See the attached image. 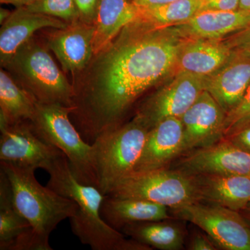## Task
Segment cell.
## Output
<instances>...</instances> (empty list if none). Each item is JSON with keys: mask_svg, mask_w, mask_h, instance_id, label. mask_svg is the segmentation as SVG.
Instances as JSON below:
<instances>
[{"mask_svg": "<svg viewBox=\"0 0 250 250\" xmlns=\"http://www.w3.org/2000/svg\"><path fill=\"white\" fill-rule=\"evenodd\" d=\"M250 122V83L241 103L226 115L224 137L229 136Z\"/></svg>", "mask_w": 250, "mask_h": 250, "instance_id": "obj_27", "label": "cell"}, {"mask_svg": "<svg viewBox=\"0 0 250 250\" xmlns=\"http://www.w3.org/2000/svg\"><path fill=\"white\" fill-rule=\"evenodd\" d=\"M95 24L79 21L57 29L49 36L47 45L58 59L62 70L76 72L83 70L94 55Z\"/></svg>", "mask_w": 250, "mask_h": 250, "instance_id": "obj_13", "label": "cell"}, {"mask_svg": "<svg viewBox=\"0 0 250 250\" xmlns=\"http://www.w3.org/2000/svg\"><path fill=\"white\" fill-rule=\"evenodd\" d=\"M139 18V7L131 0H102L95 22L94 55L106 48L125 26Z\"/></svg>", "mask_w": 250, "mask_h": 250, "instance_id": "obj_22", "label": "cell"}, {"mask_svg": "<svg viewBox=\"0 0 250 250\" xmlns=\"http://www.w3.org/2000/svg\"><path fill=\"white\" fill-rule=\"evenodd\" d=\"M226 113L207 90L181 118L184 128V152L211 146L224 139Z\"/></svg>", "mask_w": 250, "mask_h": 250, "instance_id": "obj_12", "label": "cell"}, {"mask_svg": "<svg viewBox=\"0 0 250 250\" xmlns=\"http://www.w3.org/2000/svg\"><path fill=\"white\" fill-rule=\"evenodd\" d=\"M20 79L23 88L41 103L73 105L75 89L49 52L34 39L23 44L4 65Z\"/></svg>", "mask_w": 250, "mask_h": 250, "instance_id": "obj_6", "label": "cell"}, {"mask_svg": "<svg viewBox=\"0 0 250 250\" xmlns=\"http://www.w3.org/2000/svg\"><path fill=\"white\" fill-rule=\"evenodd\" d=\"M102 0H75L80 14V21L95 24Z\"/></svg>", "mask_w": 250, "mask_h": 250, "instance_id": "obj_29", "label": "cell"}, {"mask_svg": "<svg viewBox=\"0 0 250 250\" xmlns=\"http://www.w3.org/2000/svg\"><path fill=\"white\" fill-rule=\"evenodd\" d=\"M199 201L223 206L237 211L250 202V176L200 174L190 175Z\"/></svg>", "mask_w": 250, "mask_h": 250, "instance_id": "obj_15", "label": "cell"}, {"mask_svg": "<svg viewBox=\"0 0 250 250\" xmlns=\"http://www.w3.org/2000/svg\"><path fill=\"white\" fill-rule=\"evenodd\" d=\"M246 210H250V202L249 203V205H248V207H247V208Z\"/></svg>", "mask_w": 250, "mask_h": 250, "instance_id": "obj_38", "label": "cell"}, {"mask_svg": "<svg viewBox=\"0 0 250 250\" xmlns=\"http://www.w3.org/2000/svg\"><path fill=\"white\" fill-rule=\"evenodd\" d=\"M239 9L250 11V0H240Z\"/></svg>", "mask_w": 250, "mask_h": 250, "instance_id": "obj_36", "label": "cell"}, {"mask_svg": "<svg viewBox=\"0 0 250 250\" xmlns=\"http://www.w3.org/2000/svg\"><path fill=\"white\" fill-rule=\"evenodd\" d=\"M187 249L190 250H219L213 240L200 231H195L189 239Z\"/></svg>", "mask_w": 250, "mask_h": 250, "instance_id": "obj_31", "label": "cell"}, {"mask_svg": "<svg viewBox=\"0 0 250 250\" xmlns=\"http://www.w3.org/2000/svg\"><path fill=\"white\" fill-rule=\"evenodd\" d=\"M168 208L147 200L105 195L100 212L108 225L121 231L131 224L172 219Z\"/></svg>", "mask_w": 250, "mask_h": 250, "instance_id": "obj_21", "label": "cell"}, {"mask_svg": "<svg viewBox=\"0 0 250 250\" xmlns=\"http://www.w3.org/2000/svg\"><path fill=\"white\" fill-rule=\"evenodd\" d=\"M25 8L32 12L59 18L68 24L80 20L75 0H39Z\"/></svg>", "mask_w": 250, "mask_h": 250, "instance_id": "obj_26", "label": "cell"}, {"mask_svg": "<svg viewBox=\"0 0 250 250\" xmlns=\"http://www.w3.org/2000/svg\"><path fill=\"white\" fill-rule=\"evenodd\" d=\"M39 0H0L1 4L14 5L16 8L27 7Z\"/></svg>", "mask_w": 250, "mask_h": 250, "instance_id": "obj_34", "label": "cell"}, {"mask_svg": "<svg viewBox=\"0 0 250 250\" xmlns=\"http://www.w3.org/2000/svg\"><path fill=\"white\" fill-rule=\"evenodd\" d=\"M189 175L200 174L250 176V153L226 138L207 147L194 149L179 163Z\"/></svg>", "mask_w": 250, "mask_h": 250, "instance_id": "obj_11", "label": "cell"}, {"mask_svg": "<svg viewBox=\"0 0 250 250\" xmlns=\"http://www.w3.org/2000/svg\"><path fill=\"white\" fill-rule=\"evenodd\" d=\"M148 130L133 121L105 131L92 143L97 188L107 195L118 181L135 170Z\"/></svg>", "mask_w": 250, "mask_h": 250, "instance_id": "obj_5", "label": "cell"}, {"mask_svg": "<svg viewBox=\"0 0 250 250\" xmlns=\"http://www.w3.org/2000/svg\"><path fill=\"white\" fill-rule=\"evenodd\" d=\"M169 220L143 222L126 225L121 229L131 239L161 250L184 249L186 231L178 223Z\"/></svg>", "mask_w": 250, "mask_h": 250, "instance_id": "obj_23", "label": "cell"}, {"mask_svg": "<svg viewBox=\"0 0 250 250\" xmlns=\"http://www.w3.org/2000/svg\"><path fill=\"white\" fill-rule=\"evenodd\" d=\"M49 174L47 187L77 205V213L69 219L72 232L81 243L93 250H151L108 225L100 212L105 195L93 186L79 182L72 174L65 154L59 156L46 171Z\"/></svg>", "mask_w": 250, "mask_h": 250, "instance_id": "obj_2", "label": "cell"}, {"mask_svg": "<svg viewBox=\"0 0 250 250\" xmlns=\"http://www.w3.org/2000/svg\"><path fill=\"white\" fill-rule=\"evenodd\" d=\"M205 10L236 11L239 9L240 0H202Z\"/></svg>", "mask_w": 250, "mask_h": 250, "instance_id": "obj_32", "label": "cell"}, {"mask_svg": "<svg viewBox=\"0 0 250 250\" xmlns=\"http://www.w3.org/2000/svg\"><path fill=\"white\" fill-rule=\"evenodd\" d=\"M250 83V57L233 53L214 73L206 77V90L228 114L244 97Z\"/></svg>", "mask_w": 250, "mask_h": 250, "instance_id": "obj_16", "label": "cell"}, {"mask_svg": "<svg viewBox=\"0 0 250 250\" xmlns=\"http://www.w3.org/2000/svg\"><path fill=\"white\" fill-rule=\"evenodd\" d=\"M0 170L9 180L16 209L29 224L43 250H52L49 236L59 223L75 215L78 205L41 185L34 169L0 161Z\"/></svg>", "mask_w": 250, "mask_h": 250, "instance_id": "obj_3", "label": "cell"}, {"mask_svg": "<svg viewBox=\"0 0 250 250\" xmlns=\"http://www.w3.org/2000/svg\"><path fill=\"white\" fill-rule=\"evenodd\" d=\"M186 40L172 26L158 27L139 18L97 54L90 81L75 92L71 113L87 143L123 125L141 95L174 75Z\"/></svg>", "mask_w": 250, "mask_h": 250, "instance_id": "obj_1", "label": "cell"}, {"mask_svg": "<svg viewBox=\"0 0 250 250\" xmlns=\"http://www.w3.org/2000/svg\"><path fill=\"white\" fill-rule=\"evenodd\" d=\"M232 55L223 39H187L179 50L175 73L187 72L207 77L223 66Z\"/></svg>", "mask_w": 250, "mask_h": 250, "instance_id": "obj_20", "label": "cell"}, {"mask_svg": "<svg viewBox=\"0 0 250 250\" xmlns=\"http://www.w3.org/2000/svg\"><path fill=\"white\" fill-rule=\"evenodd\" d=\"M184 152V128L182 120H163L148 131L142 154L134 171H148L167 167Z\"/></svg>", "mask_w": 250, "mask_h": 250, "instance_id": "obj_14", "label": "cell"}, {"mask_svg": "<svg viewBox=\"0 0 250 250\" xmlns=\"http://www.w3.org/2000/svg\"><path fill=\"white\" fill-rule=\"evenodd\" d=\"M223 40L233 53L250 57V25L233 33Z\"/></svg>", "mask_w": 250, "mask_h": 250, "instance_id": "obj_28", "label": "cell"}, {"mask_svg": "<svg viewBox=\"0 0 250 250\" xmlns=\"http://www.w3.org/2000/svg\"><path fill=\"white\" fill-rule=\"evenodd\" d=\"M250 25V11L202 10L172 27L186 39H223Z\"/></svg>", "mask_w": 250, "mask_h": 250, "instance_id": "obj_19", "label": "cell"}, {"mask_svg": "<svg viewBox=\"0 0 250 250\" xmlns=\"http://www.w3.org/2000/svg\"><path fill=\"white\" fill-rule=\"evenodd\" d=\"M72 110L61 104L37 102L35 115L29 122L36 134L65 154L79 182L97 187L93 147L70 121Z\"/></svg>", "mask_w": 250, "mask_h": 250, "instance_id": "obj_4", "label": "cell"}, {"mask_svg": "<svg viewBox=\"0 0 250 250\" xmlns=\"http://www.w3.org/2000/svg\"><path fill=\"white\" fill-rule=\"evenodd\" d=\"M225 138L240 149L250 153V122Z\"/></svg>", "mask_w": 250, "mask_h": 250, "instance_id": "obj_30", "label": "cell"}, {"mask_svg": "<svg viewBox=\"0 0 250 250\" xmlns=\"http://www.w3.org/2000/svg\"><path fill=\"white\" fill-rule=\"evenodd\" d=\"M138 7H153L172 2L175 0H131Z\"/></svg>", "mask_w": 250, "mask_h": 250, "instance_id": "obj_33", "label": "cell"}, {"mask_svg": "<svg viewBox=\"0 0 250 250\" xmlns=\"http://www.w3.org/2000/svg\"><path fill=\"white\" fill-rule=\"evenodd\" d=\"M0 131V161L47 171L63 154L36 134L29 121L10 125Z\"/></svg>", "mask_w": 250, "mask_h": 250, "instance_id": "obj_10", "label": "cell"}, {"mask_svg": "<svg viewBox=\"0 0 250 250\" xmlns=\"http://www.w3.org/2000/svg\"><path fill=\"white\" fill-rule=\"evenodd\" d=\"M68 23L59 18L29 11L25 7L16 8L1 24L0 30V61L4 65L18 49L30 40L36 31L42 28L62 29Z\"/></svg>", "mask_w": 250, "mask_h": 250, "instance_id": "obj_17", "label": "cell"}, {"mask_svg": "<svg viewBox=\"0 0 250 250\" xmlns=\"http://www.w3.org/2000/svg\"><path fill=\"white\" fill-rule=\"evenodd\" d=\"M36 100L16 84L7 72L0 71V126L30 121L35 115Z\"/></svg>", "mask_w": 250, "mask_h": 250, "instance_id": "obj_24", "label": "cell"}, {"mask_svg": "<svg viewBox=\"0 0 250 250\" xmlns=\"http://www.w3.org/2000/svg\"><path fill=\"white\" fill-rule=\"evenodd\" d=\"M107 195L147 200L170 209L199 201L191 176L167 167L134 171L118 181Z\"/></svg>", "mask_w": 250, "mask_h": 250, "instance_id": "obj_7", "label": "cell"}, {"mask_svg": "<svg viewBox=\"0 0 250 250\" xmlns=\"http://www.w3.org/2000/svg\"><path fill=\"white\" fill-rule=\"evenodd\" d=\"M205 90L206 77L176 72L170 82L140 105L134 119L149 131L166 118H181Z\"/></svg>", "mask_w": 250, "mask_h": 250, "instance_id": "obj_9", "label": "cell"}, {"mask_svg": "<svg viewBox=\"0 0 250 250\" xmlns=\"http://www.w3.org/2000/svg\"><path fill=\"white\" fill-rule=\"evenodd\" d=\"M0 250H43L29 224L16 209L9 180L1 170Z\"/></svg>", "mask_w": 250, "mask_h": 250, "instance_id": "obj_18", "label": "cell"}, {"mask_svg": "<svg viewBox=\"0 0 250 250\" xmlns=\"http://www.w3.org/2000/svg\"><path fill=\"white\" fill-rule=\"evenodd\" d=\"M242 215H243V218L246 220L247 223L250 227V210H244L241 211Z\"/></svg>", "mask_w": 250, "mask_h": 250, "instance_id": "obj_37", "label": "cell"}, {"mask_svg": "<svg viewBox=\"0 0 250 250\" xmlns=\"http://www.w3.org/2000/svg\"><path fill=\"white\" fill-rule=\"evenodd\" d=\"M139 18L158 26L170 27L188 21L205 10L202 0H175L153 7H139Z\"/></svg>", "mask_w": 250, "mask_h": 250, "instance_id": "obj_25", "label": "cell"}, {"mask_svg": "<svg viewBox=\"0 0 250 250\" xmlns=\"http://www.w3.org/2000/svg\"><path fill=\"white\" fill-rule=\"evenodd\" d=\"M11 14V12L9 10L1 8V9H0V23L2 24L8 19Z\"/></svg>", "mask_w": 250, "mask_h": 250, "instance_id": "obj_35", "label": "cell"}, {"mask_svg": "<svg viewBox=\"0 0 250 250\" xmlns=\"http://www.w3.org/2000/svg\"><path fill=\"white\" fill-rule=\"evenodd\" d=\"M170 210L176 218L203 230L219 249L250 250V227L241 212L202 201Z\"/></svg>", "mask_w": 250, "mask_h": 250, "instance_id": "obj_8", "label": "cell"}]
</instances>
